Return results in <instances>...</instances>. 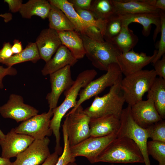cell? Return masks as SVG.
<instances>
[{
	"label": "cell",
	"instance_id": "obj_39",
	"mask_svg": "<svg viewBox=\"0 0 165 165\" xmlns=\"http://www.w3.org/2000/svg\"><path fill=\"white\" fill-rule=\"evenodd\" d=\"M12 46L9 42H6L3 44L2 48L0 50V63L5 59L11 56L13 53L11 50Z\"/></svg>",
	"mask_w": 165,
	"mask_h": 165
},
{
	"label": "cell",
	"instance_id": "obj_44",
	"mask_svg": "<svg viewBox=\"0 0 165 165\" xmlns=\"http://www.w3.org/2000/svg\"><path fill=\"white\" fill-rule=\"evenodd\" d=\"M0 17H2L5 22H8L10 21L12 18V14L9 13L0 14Z\"/></svg>",
	"mask_w": 165,
	"mask_h": 165
},
{
	"label": "cell",
	"instance_id": "obj_45",
	"mask_svg": "<svg viewBox=\"0 0 165 165\" xmlns=\"http://www.w3.org/2000/svg\"><path fill=\"white\" fill-rule=\"evenodd\" d=\"M11 163L10 159L0 157V165H11Z\"/></svg>",
	"mask_w": 165,
	"mask_h": 165
},
{
	"label": "cell",
	"instance_id": "obj_42",
	"mask_svg": "<svg viewBox=\"0 0 165 165\" xmlns=\"http://www.w3.org/2000/svg\"><path fill=\"white\" fill-rule=\"evenodd\" d=\"M148 2L149 4L156 9L165 11V0H148Z\"/></svg>",
	"mask_w": 165,
	"mask_h": 165
},
{
	"label": "cell",
	"instance_id": "obj_32",
	"mask_svg": "<svg viewBox=\"0 0 165 165\" xmlns=\"http://www.w3.org/2000/svg\"><path fill=\"white\" fill-rule=\"evenodd\" d=\"M62 127L64 143V148L61 156L59 157L55 165H67L70 163L75 162L76 161L75 158L73 157L71 154L67 132L66 123L65 120L64 121Z\"/></svg>",
	"mask_w": 165,
	"mask_h": 165
},
{
	"label": "cell",
	"instance_id": "obj_30",
	"mask_svg": "<svg viewBox=\"0 0 165 165\" xmlns=\"http://www.w3.org/2000/svg\"><path fill=\"white\" fill-rule=\"evenodd\" d=\"M123 25L119 15L116 14L107 20L105 30L103 35L105 41L111 42L120 32Z\"/></svg>",
	"mask_w": 165,
	"mask_h": 165
},
{
	"label": "cell",
	"instance_id": "obj_15",
	"mask_svg": "<svg viewBox=\"0 0 165 165\" xmlns=\"http://www.w3.org/2000/svg\"><path fill=\"white\" fill-rule=\"evenodd\" d=\"M157 50H155L152 56H148L144 52L139 53L132 49L126 53H121L117 58V64L122 74L127 76L142 70L152 63Z\"/></svg>",
	"mask_w": 165,
	"mask_h": 165
},
{
	"label": "cell",
	"instance_id": "obj_5",
	"mask_svg": "<svg viewBox=\"0 0 165 165\" xmlns=\"http://www.w3.org/2000/svg\"><path fill=\"white\" fill-rule=\"evenodd\" d=\"M94 69H87L80 72L71 87L64 92L65 98L62 103L53 109V113L50 122L54 128H60L61 120L68 111L76 105L78 96L81 90L85 87L97 75Z\"/></svg>",
	"mask_w": 165,
	"mask_h": 165
},
{
	"label": "cell",
	"instance_id": "obj_7",
	"mask_svg": "<svg viewBox=\"0 0 165 165\" xmlns=\"http://www.w3.org/2000/svg\"><path fill=\"white\" fill-rule=\"evenodd\" d=\"M105 74L94 79L81 90L76 105L68 114L72 112L85 101L97 95L107 87L112 86L122 76L119 67L116 63L110 64Z\"/></svg>",
	"mask_w": 165,
	"mask_h": 165
},
{
	"label": "cell",
	"instance_id": "obj_6",
	"mask_svg": "<svg viewBox=\"0 0 165 165\" xmlns=\"http://www.w3.org/2000/svg\"><path fill=\"white\" fill-rule=\"evenodd\" d=\"M120 125L117 137L130 138L136 143L143 156L145 165H151L147 144L148 138L145 129L141 128L134 121L130 113V106L123 109L120 117Z\"/></svg>",
	"mask_w": 165,
	"mask_h": 165
},
{
	"label": "cell",
	"instance_id": "obj_28",
	"mask_svg": "<svg viewBox=\"0 0 165 165\" xmlns=\"http://www.w3.org/2000/svg\"><path fill=\"white\" fill-rule=\"evenodd\" d=\"M138 41L137 35L128 26H123L118 35L111 43L115 45L122 53H126L132 50Z\"/></svg>",
	"mask_w": 165,
	"mask_h": 165
},
{
	"label": "cell",
	"instance_id": "obj_4",
	"mask_svg": "<svg viewBox=\"0 0 165 165\" xmlns=\"http://www.w3.org/2000/svg\"><path fill=\"white\" fill-rule=\"evenodd\" d=\"M79 34L83 42L85 55L96 68L106 71L110 64L117 63V57L122 53L115 45Z\"/></svg>",
	"mask_w": 165,
	"mask_h": 165
},
{
	"label": "cell",
	"instance_id": "obj_47",
	"mask_svg": "<svg viewBox=\"0 0 165 165\" xmlns=\"http://www.w3.org/2000/svg\"><path fill=\"white\" fill-rule=\"evenodd\" d=\"M67 165H77V164L75 162L70 163Z\"/></svg>",
	"mask_w": 165,
	"mask_h": 165
},
{
	"label": "cell",
	"instance_id": "obj_1",
	"mask_svg": "<svg viewBox=\"0 0 165 165\" xmlns=\"http://www.w3.org/2000/svg\"><path fill=\"white\" fill-rule=\"evenodd\" d=\"M144 163L141 152L134 141L130 138L121 136L111 142L99 155L95 163Z\"/></svg>",
	"mask_w": 165,
	"mask_h": 165
},
{
	"label": "cell",
	"instance_id": "obj_34",
	"mask_svg": "<svg viewBox=\"0 0 165 165\" xmlns=\"http://www.w3.org/2000/svg\"><path fill=\"white\" fill-rule=\"evenodd\" d=\"M148 138L153 141L165 142V121L162 119L145 129Z\"/></svg>",
	"mask_w": 165,
	"mask_h": 165
},
{
	"label": "cell",
	"instance_id": "obj_41",
	"mask_svg": "<svg viewBox=\"0 0 165 165\" xmlns=\"http://www.w3.org/2000/svg\"><path fill=\"white\" fill-rule=\"evenodd\" d=\"M59 155L57 152L54 151L40 165H55L58 160Z\"/></svg>",
	"mask_w": 165,
	"mask_h": 165
},
{
	"label": "cell",
	"instance_id": "obj_46",
	"mask_svg": "<svg viewBox=\"0 0 165 165\" xmlns=\"http://www.w3.org/2000/svg\"><path fill=\"white\" fill-rule=\"evenodd\" d=\"M5 136V134L0 129V140L2 139H3Z\"/></svg>",
	"mask_w": 165,
	"mask_h": 165
},
{
	"label": "cell",
	"instance_id": "obj_12",
	"mask_svg": "<svg viewBox=\"0 0 165 165\" xmlns=\"http://www.w3.org/2000/svg\"><path fill=\"white\" fill-rule=\"evenodd\" d=\"M38 110L24 103L20 95L11 94L7 102L0 107V114L5 118L14 120L17 123L23 122L35 116Z\"/></svg>",
	"mask_w": 165,
	"mask_h": 165
},
{
	"label": "cell",
	"instance_id": "obj_20",
	"mask_svg": "<svg viewBox=\"0 0 165 165\" xmlns=\"http://www.w3.org/2000/svg\"><path fill=\"white\" fill-rule=\"evenodd\" d=\"M120 125V118L114 115H109L90 119V137L106 136L118 131Z\"/></svg>",
	"mask_w": 165,
	"mask_h": 165
},
{
	"label": "cell",
	"instance_id": "obj_22",
	"mask_svg": "<svg viewBox=\"0 0 165 165\" xmlns=\"http://www.w3.org/2000/svg\"><path fill=\"white\" fill-rule=\"evenodd\" d=\"M116 14L143 13H159L160 9L149 4L147 0H112Z\"/></svg>",
	"mask_w": 165,
	"mask_h": 165
},
{
	"label": "cell",
	"instance_id": "obj_3",
	"mask_svg": "<svg viewBox=\"0 0 165 165\" xmlns=\"http://www.w3.org/2000/svg\"><path fill=\"white\" fill-rule=\"evenodd\" d=\"M156 75L154 69L142 70L125 76L121 82V89L125 102L131 106L142 100L149 90Z\"/></svg>",
	"mask_w": 165,
	"mask_h": 165
},
{
	"label": "cell",
	"instance_id": "obj_27",
	"mask_svg": "<svg viewBox=\"0 0 165 165\" xmlns=\"http://www.w3.org/2000/svg\"><path fill=\"white\" fill-rule=\"evenodd\" d=\"M51 5L48 16L50 28L57 31H75L74 27L65 14L60 9Z\"/></svg>",
	"mask_w": 165,
	"mask_h": 165
},
{
	"label": "cell",
	"instance_id": "obj_26",
	"mask_svg": "<svg viewBox=\"0 0 165 165\" xmlns=\"http://www.w3.org/2000/svg\"><path fill=\"white\" fill-rule=\"evenodd\" d=\"M40 59L35 43L30 42L20 53L13 55L1 63L5 64L7 67H11L15 64L28 61L35 63Z\"/></svg>",
	"mask_w": 165,
	"mask_h": 165
},
{
	"label": "cell",
	"instance_id": "obj_31",
	"mask_svg": "<svg viewBox=\"0 0 165 165\" xmlns=\"http://www.w3.org/2000/svg\"><path fill=\"white\" fill-rule=\"evenodd\" d=\"M147 147L149 156L157 160L159 165H165V142L152 140L147 141Z\"/></svg>",
	"mask_w": 165,
	"mask_h": 165
},
{
	"label": "cell",
	"instance_id": "obj_8",
	"mask_svg": "<svg viewBox=\"0 0 165 165\" xmlns=\"http://www.w3.org/2000/svg\"><path fill=\"white\" fill-rule=\"evenodd\" d=\"M67 132L70 147L74 146L90 137V118L80 105L72 112L65 116Z\"/></svg>",
	"mask_w": 165,
	"mask_h": 165
},
{
	"label": "cell",
	"instance_id": "obj_21",
	"mask_svg": "<svg viewBox=\"0 0 165 165\" xmlns=\"http://www.w3.org/2000/svg\"><path fill=\"white\" fill-rule=\"evenodd\" d=\"M78 61L70 51L62 45L57 50L54 57L46 63L41 71L44 76L49 75L67 65L72 66Z\"/></svg>",
	"mask_w": 165,
	"mask_h": 165
},
{
	"label": "cell",
	"instance_id": "obj_11",
	"mask_svg": "<svg viewBox=\"0 0 165 165\" xmlns=\"http://www.w3.org/2000/svg\"><path fill=\"white\" fill-rule=\"evenodd\" d=\"M50 3L61 9L73 25L75 31L94 40H101L102 35L97 28L91 26L78 14L72 5L67 0H49Z\"/></svg>",
	"mask_w": 165,
	"mask_h": 165
},
{
	"label": "cell",
	"instance_id": "obj_16",
	"mask_svg": "<svg viewBox=\"0 0 165 165\" xmlns=\"http://www.w3.org/2000/svg\"><path fill=\"white\" fill-rule=\"evenodd\" d=\"M32 137L16 133L15 128L12 129L5 138L0 140L2 148L1 157L10 159L16 157L26 149L34 141Z\"/></svg>",
	"mask_w": 165,
	"mask_h": 165
},
{
	"label": "cell",
	"instance_id": "obj_37",
	"mask_svg": "<svg viewBox=\"0 0 165 165\" xmlns=\"http://www.w3.org/2000/svg\"><path fill=\"white\" fill-rule=\"evenodd\" d=\"M73 5L75 9L90 10L93 0H68Z\"/></svg>",
	"mask_w": 165,
	"mask_h": 165
},
{
	"label": "cell",
	"instance_id": "obj_36",
	"mask_svg": "<svg viewBox=\"0 0 165 165\" xmlns=\"http://www.w3.org/2000/svg\"><path fill=\"white\" fill-rule=\"evenodd\" d=\"M153 65L156 75L165 79V54L163 55L162 58L156 61Z\"/></svg>",
	"mask_w": 165,
	"mask_h": 165
},
{
	"label": "cell",
	"instance_id": "obj_35",
	"mask_svg": "<svg viewBox=\"0 0 165 165\" xmlns=\"http://www.w3.org/2000/svg\"><path fill=\"white\" fill-rule=\"evenodd\" d=\"M160 15L161 20V36L159 42L156 55L152 62L153 64L161 58L165 54V11L160 10Z\"/></svg>",
	"mask_w": 165,
	"mask_h": 165
},
{
	"label": "cell",
	"instance_id": "obj_23",
	"mask_svg": "<svg viewBox=\"0 0 165 165\" xmlns=\"http://www.w3.org/2000/svg\"><path fill=\"white\" fill-rule=\"evenodd\" d=\"M63 45L65 46L77 60L83 58L85 51L82 40L75 31H57Z\"/></svg>",
	"mask_w": 165,
	"mask_h": 165
},
{
	"label": "cell",
	"instance_id": "obj_18",
	"mask_svg": "<svg viewBox=\"0 0 165 165\" xmlns=\"http://www.w3.org/2000/svg\"><path fill=\"white\" fill-rule=\"evenodd\" d=\"M159 13H143L117 15L121 20L123 26L128 27L130 24L133 22L141 25L143 27L142 34L145 37L150 35L151 24H154L156 28L154 31L153 39L155 42L158 34L161 31V20Z\"/></svg>",
	"mask_w": 165,
	"mask_h": 165
},
{
	"label": "cell",
	"instance_id": "obj_24",
	"mask_svg": "<svg viewBox=\"0 0 165 165\" xmlns=\"http://www.w3.org/2000/svg\"><path fill=\"white\" fill-rule=\"evenodd\" d=\"M51 5L46 0H30L22 4L19 13L22 17L30 19L36 16L44 19L48 18L51 9Z\"/></svg>",
	"mask_w": 165,
	"mask_h": 165
},
{
	"label": "cell",
	"instance_id": "obj_25",
	"mask_svg": "<svg viewBox=\"0 0 165 165\" xmlns=\"http://www.w3.org/2000/svg\"><path fill=\"white\" fill-rule=\"evenodd\" d=\"M147 98L153 101L155 108L162 119L165 118V79L156 77L148 92Z\"/></svg>",
	"mask_w": 165,
	"mask_h": 165
},
{
	"label": "cell",
	"instance_id": "obj_33",
	"mask_svg": "<svg viewBox=\"0 0 165 165\" xmlns=\"http://www.w3.org/2000/svg\"><path fill=\"white\" fill-rule=\"evenodd\" d=\"M75 9L82 18L89 25L98 28L103 36L107 20L96 19L90 10L79 9Z\"/></svg>",
	"mask_w": 165,
	"mask_h": 165
},
{
	"label": "cell",
	"instance_id": "obj_40",
	"mask_svg": "<svg viewBox=\"0 0 165 165\" xmlns=\"http://www.w3.org/2000/svg\"><path fill=\"white\" fill-rule=\"evenodd\" d=\"M4 2L8 4L11 11L15 13L19 12L23 1L21 0H5Z\"/></svg>",
	"mask_w": 165,
	"mask_h": 165
},
{
	"label": "cell",
	"instance_id": "obj_29",
	"mask_svg": "<svg viewBox=\"0 0 165 165\" xmlns=\"http://www.w3.org/2000/svg\"><path fill=\"white\" fill-rule=\"evenodd\" d=\"M90 11L97 20H107L116 14L112 0H93Z\"/></svg>",
	"mask_w": 165,
	"mask_h": 165
},
{
	"label": "cell",
	"instance_id": "obj_48",
	"mask_svg": "<svg viewBox=\"0 0 165 165\" xmlns=\"http://www.w3.org/2000/svg\"><path fill=\"white\" fill-rule=\"evenodd\" d=\"M110 165H115L114 164H112Z\"/></svg>",
	"mask_w": 165,
	"mask_h": 165
},
{
	"label": "cell",
	"instance_id": "obj_14",
	"mask_svg": "<svg viewBox=\"0 0 165 165\" xmlns=\"http://www.w3.org/2000/svg\"><path fill=\"white\" fill-rule=\"evenodd\" d=\"M71 68V66L67 65L49 75L51 91L46 97L49 109L57 107L61 94L73 84L74 80L72 78Z\"/></svg>",
	"mask_w": 165,
	"mask_h": 165
},
{
	"label": "cell",
	"instance_id": "obj_17",
	"mask_svg": "<svg viewBox=\"0 0 165 165\" xmlns=\"http://www.w3.org/2000/svg\"><path fill=\"white\" fill-rule=\"evenodd\" d=\"M130 113L135 122L144 129L163 119L156 111L153 100L150 98L142 100L130 106Z\"/></svg>",
	"mask_w": 165,
	"mask_h": 165
},
{
	"label": "cell",
	"instance_id": "obj_38",
	"mask_svg": "<svg viewBox=\"0 0 165 165\" xmlns=\"http://www.w3.org/2000/svg\"><path fill=\"white\" fill-rule=\"evenodd\" d=\"M17 74L16 70L12 67L5 68L0 66V89H2L4 87L2 80L5 76L7 75H15Z\"/></svg>",
	"mask_w": 165,
	"mask_h": 165
},
{
	"label": "cell",
	"instance_id": "obj_13",
	"mask_svg": "<svg viewBox=\"0 0 165 165\" xmlns=\"http://www.w3.org/2000/svg\"><path fill=\"white\" fill-rule=\"evenodd\" d=\"M48 137L35 140L24 151L16 157L11 165H40L50 155Z\"/></svg>",
	"mask_w": 165,
	"mask_h": 165
},
{
	"label": "cell",
	"instance_id": "obj_19",
	"mask_svg": "<svg viewBox=\"0 0 165 165\" xmlns=\"http://www.w3.org/2000/svg\"><path fill=\"white\" fill-rule=\"evenodd\" d=\"M40 59L46 63L49 61L62 44L57 31L50 28L42 30L36 39Z\"/></svg>",
	"mask_w": 165,
	"mask_h": 165
},
{
	"label": "cell",
	"instance_id": "obj_9",
	"mask_svg": "<svg viewBox=\"0 0 165 165\" xmlns=\"http://www.w3.org/2000/svg\"><path fill=\"white\" fill-rule=\"evenodd\" d=\"M118 132L103 137H90L78 144L70 147L72 156L75 158L79 156H83L91 163H95L97 157L117 137Z\"/></svg>",
	"mask_w": 165,
	"mask_h": 165
},
{
	"label": "cell",
	"instance_id": "obj_2",
	"mask_svg": "<svg viewBox=\"0 0 165 165\" xmlns=\"http://www.w3.org/2000/svg\"><path fill=\"white\" fill-rule=\"evenodd\" d=\"M121 77L113 86L109 92L101 97L97 95L91 105L84 109L90 119L109 115L120 118L125 100L121 89Z\"/></svg>",
	"mask_w": 165,
	"mask_h": 165
},
{
	"label": "cell",
	"instance_id": "obj_10",
	"mask_svg": "<svg viewBox=\"0 0 165 165\" xmlns=\"http://www.w3.org/2000/svg\"><path fill=\"white\" fill-rule=\"evenodd\" d=\"M53 113V109H49L47 112L35 116L22 122L15 128V131L17 133L30 136L35 140L50 137L53 133L50 123Z\"/></svg>",
	"mask_w": 165,
	"mask_h": 165
},
{
	"label": "cell",
	"instance_id": "obj_43",
	"mask_svg": "<svg viewBox=\"0 0 165 165\" xmlns=\"http://www.w3.org/2000/svg\"><path fill=\"white\" fill-rule=\"evenodd\" d=\"M13 45L12 46L11 50L13 54H17L23 50L21 42L18 40L15 39L13 41Z\"/></svg>",
	"mask_w": 165,
	"mask_h": 165
}]
</instances>
